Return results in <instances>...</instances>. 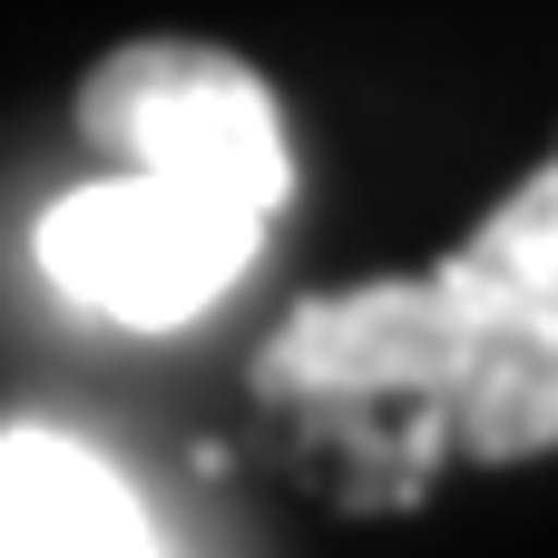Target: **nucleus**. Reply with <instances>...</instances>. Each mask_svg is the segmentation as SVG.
<instances>
[{"label": "nucleus", "mask_w": 558, "mask_h": 558, "mask_svg": "<svg viewBox=\"0 0 558 558\" xmlns=\"http://www.w3.org/2000/svg\"><path fill=\"white\" fill-rule=\"evenodd\" d=\"M78 128L108 147V167H157L177 186L235 196L255 216L294 206V128L265 88L216 39H128L88 69Z\"/></svg>", "instance_id": "2"}, {"label": "nucleus", "mask_w": 558, "mask_h": 558, "mask_svg": "<svg viewBox=\"0 0 558 558\" xmlns=\"http://www.w3.org/2000/svg\"><path fill=\"white\" fill-rule=\"evenodd\" d=\"M0 558H167L118 461L69 432H0Z\"/></svg>", "instance_id": "3"}, {"label": "nucleus", "mask_w": 558, "mask_h": 558, "mask_svg": "<svg viewBox=\"0 0 558 558\" xmlns=\"http://www.w3.org/2000/svg\"><path fill=\"white\" fill-rule=\"evenodd\" d=\"M265 235H275V216H255L235 196L177 186L157 167H108V177L49 196L29 255L98 324H118V333H186V324H206L245 284Z\"/></svg>", "instance_id": "1"}]
</instances>
